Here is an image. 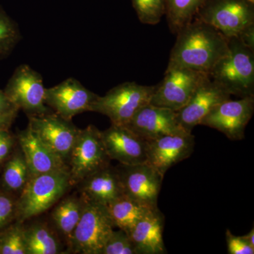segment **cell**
<instances>
[{"mask_svg": "<svg viewBox=\"0 0 254 254\" xmlns=\"http://www.w3.org/2000/svg\"><path fill=\"white\" fill-rule=\"evenodd\" d=\"M0 254H27L24 227L19 222L0 230Z\"/></svg>", "mask_w": 254, "mask_h": 254, "instance_id": "cell-26", "label": "cell"}, {"mask_svg": "<svg viewBox=\"0 0 254 254\" xmlns=\"http://www.w3.org/2000/svg\"><path fill=\"white\" fill-rule=\"evenodd\" d=\"M227 252L229 254H254V247L246 240L245 237L235 236L229 229L226 230Z\"/></svg>", "mask_w": 254, "mask_h": 254, "instance_id": "cell-31", "label": "cell"}, {"mask_svg": "<svg viewBox=\"0 0 254 254\" xmlns=\"http://www.w3.org/2000/svg\"><path fill=\"white\" fill-rule=\"evenodd\" d=\"M28 126L43 143L67 165L80 129L55 113L28 116Z\"/></svg>", "mask_w": 254, "mask_h": 254, "instance_id": "cell-11", "label": "cell"}, {"mask_svg": "<svg viewBox=\"0 0 254 254\" xmlns=\"http://www.w3.org/2000/svg\"><path fill=\"white\" fill-rule=\"evenodd\" d=\"M80 183L84 198L102 204L109 205L124 195L118 170L110 165L87 177Z\"/></svg>", "mask_w": 254, "mask_h": 254, "instance_id": "cell-20", "label": "cell"}, {"mask_svg": "<svg viewBox=\"0 0 254 254\" xmlns=\"http://www.w3.org/2000/svg\"><path fill=\"white\" fill-rule=\"evenodd\" d=\"M115 228L108 206L84 198L81 218L68 240L70 247L76 254H100Z\"/></svg>", "mask_w": 254, "mask_h": 254, "instance_id": "cell-5", "label": "cell"}, {"mask_svg": "<svg viewBox=\"0 0 254 254\" xmlns=\"http://www.w3.org/2000/svg\"><path fill=\"white\" fill-rule=\"evenodd\" d=\"M100 254H136V252L128 234L119 229L110 234Z\"/></svg>", "mask_w": 254, "mask_h": 254, "instance_id": "cell-29", "label": "cell"}, {"mask_svg": "<svg viewBox=\"0 0 254 254\" xmlns=\"http://www.w3.org/2000/svg\"><path fill=\"white\" fill-rule=\"evenodd\" d=\"M15 141L9 130L0 131V165L11 155Z\"/></svg>", "mask_w": 254, "mask_h": 254, "instance_id": "cell-32", "label": "cell"}, {"mask_svg": "<svg viewBox=\"0 0 254 254\" xmlns=\"http://www.w3.org/2000/svg\"><path fill=\"white\" fill-rule=\"evenodd\" d=\"M18 111L0 115V131L9 130L17 116Z\"/></svg>", "mask_w": 254, "mask_h": 254, "instance_id": "cell-35", "label": "cell"}, {"mask_svg": "<svg viewBox=\"0 0 254 254\" xmlns=\"http://www.w3.org/2000/svg\"><path fill=\"white\" fill-rule=\"evenodd\" d=\"M165 217L158 208L153 209L128 232L136 254L168 253L163 241Z\"/></svg>", "mask_w": 254, "mask_h": 254, "instance_id": "cell-19", "label": "cell"}, {"mask_svg": "<svg viewBox=\"0 0 254 254\" xmlns=\"http://www.w3.org/2000/svg\"><path fill=\"white\" fill-rule=\"evenodd\" d=\"M73 185L68 168L30 177L16 203V216L22 223L45 213Z\"/></svg>", "mask_w": 254, "mask_h": 254, "instance_id": "cell-2", "label": "cell"}, {"mask_svg": "<svg viewBox=\"0 0 254 254\" xmlns=\"http://www.w3.org/2000/svg\"><path fill=\"white\" fill-rule=\"evenodd\" d=\"M131 2L138 19L143 24H158L165 16V0H131Z\"/></svg>", "mask_w": 254, "mask_h": 254, "instance_id": "cell-27", "label": "cell"}, {"mask_svg": "<svg viewBox=\"0 0 254 254\" xmlns=\"http://www.w3.org/2000/svg\"><path fill=\"white\" fill-rule=\"evenodd\" d=\"M27 254H62V246L53 232L46 225L35 224L24 228Z\"/></svg>", "mask_w": 254, "mask_h": 254, "instance_id": "cell-24", "label": "cell"}, {"mask_svg": "<svg viewBox=\"0 0 254 254\" xmlns=\"http://www.w3.org/2000/svg\"><path fill=\"white\" fill-rule=\"evenodd\" d=\"M244 237H245V238L246 239V240L247 241V242H248L249 244L252 247H254V228L252 229L251 230V231L249 232V233H247V235H244Z\"/></svg>", "mask_w": 254, "mask_h": 254, "instance_id": "cell-36", "label": "cell"}, {"mask_svg": "<svg viewBox=\"0 0 254 254\" xmlns=\"http://www.w3.org/2000/svg\"><path fill=\"white\" fill-rule=\"evenodd\" d=\"M110 160L102 139L101 131L93 125L80 129L67 161L73 185L108 166Z\"/></svg>", "mask_w": 254, "mask_h": 254, "instance_id": "cell-6", "label": "cell"}, {"mask_svg": "<svg viewBox=\"0 0 254 254\" xmlns=\"http://www.w3.org/2000/svg\"><path fill=\"white\" fill-rule=\"evenodd\" d=\"M237 38L244 45L254 51V23L245 28Z\"/></svg>", "mask_w": 254, "mask_h": 254, "instance_id": "cell-33", "label": "cell"}, {"mask_svg": "<svg viewBox=\"0 0 254 254\" xmlns=\"http://www.w3.org/2000/svg\"><path fill=\"white\" fill-rule=\"evenodd\" d=\"M16 203L10 195L0 191V230L7 226L16 216Z\"/></svg>", "mask_w": 254, "mask_h": 254, "instance_id": "cell-30", "label": "cell"}, {"mask_svg": "<svg viewBox=\"0 0 254 254\" xmlns=\"http://www.w3.org/2000/svg\"><path fill=\"white\" fill-rule=\"evenodd\" d=\"M15 111H19V110L11 103L4 91L0 90V115Z\"/></svg>", "mask_w": 254, "mask_h": 254, "instance_id": "cell-34", "label": "cell"}, {"mask_svg": "<svg viewBox=\"0 0 254 254\" xmlns=\"http://www.w3.org/2000/svg\"><path fill=\"white\" fill-rule=\"evenodd\" d=\"M155 86H143L136 82H125L98 96L91 112L105 115L112 125L126 126L140 108L150 103Z\"/></svg>", "mask_w": 254, "mask_h": 254, "instance_id": "cell-4", "label": "cell"}, {"mask_svg": "<svg viewBox=\"0 0 254 254\" xmlns=\"http://www.w3.org/2000/svg\"><path fill=\"white\" fill-rule=\"evenodd\" d=\"M208 73L186 68L167 66L164 78L156 85L150 104L177 112L188 103Z\"/></svg>", "mask_w": 254, "mask_h": 254, "instance_id": "cell-8", "label": "cell"}, {"mask_svg": "<svg viewBox=\"0 0 254 254\" xmlns=\"http://www.w3.org/2000/svg\"><path fill=\"white\" fill-rule=\"evenodd\" d=\"M246 1H249V2L252 3V4H254V0H246Z\"/></svg>", "mask_w": 254, "mask_h": 254, "instance_id": "cell-37", "label": "cell"}, {"mask_svg": "<svg viewBox=\"0 0 254 254\" xmlns=\"http://www.w3.org/2000/svg\"><path fill=\"white\" fill-rule=\"evenodd\" d=\"M84 198L67 197L60 202L52 213L55 226L68 240L76 228L83 211Z\"/></svg>", "mask_w": 254, "mask_h": 254, "instance_id": "cell-23", "label": "cell"}, {"mask_svg": "<svg viewBox=\"0 0 254 254\" xmlns=\"http://www.w3.org/2000/svg\"><path fill=\"white\" fill-rule=\"evenodd\" d=\"M254 113V97L229 99L214 108L200 125L215 128L232 141L245 138V129Z\"/></svg>", "mask_w": 254, "mask_h": 254, "instance_id": "cell-10", "label": "cell"}, {"mask_svg": "<svg viewBox=\"0 0 254 254\" xmlns=\"http://www.w3.org/2000/svg\"><path fill=\"white\" fill-rule=\"evenodd\" d=\"M195 136L191 133L167 135L147 141V161L162 177L169 169L190 158L194 150Z\"/></svg>", "mask_w": 254, "mask_h": 254, "instance_id": "cell-15", "label": "cell"}, {"mask_svg": "<svg viewBox=\"0 0 254 254\" xmlns=\"http://www.w3.org/2000/svg\"><path fill=\"white\" fill-rule=\"evenodd\" d=\"M98 96L73 78H68L46 90V105L68 121L78 114L91 112Z\"/></svg>", "mask_w": 254, "mask_h": 254, "instance_id": "cell-13", "label": "cell"}, {"mask_svg": "<svg viewBox=\"0 0 254 254\" xmlns=\"http://www.w3.org/2000/svg\"><path fill=\"white\" fill-rule=\"evenodd\" d=\"M20 38L17 25L0 8V58L7 55Z\"/></svg>", "mask_w": 254, "mask_h": 254, "instance_id": "cell-28", "label": "cell"}, {"mask_svg": "<svg viewBox=\"0 0 254 254\" xmlns=\"http://www.w3.org/2000/svg\"><path fill=\"white\" fill-rule=\"evenodd\" d=\"M228 39V53L209 73L213 81L230 95L254 97V51L237 37Z\"/></svg>", "mask_w": 254, "mask_h": 254, "instance_id": "cell-3", "label": "cell"}, {"mask_svg": "<svg viewBox=\"0 0 254 254\" xmlns=\"http://www.w3.org/2000/svg\"><path fill=\"white\" fill-rule=\"evenodd\" d=\"M46 90L41 75L22 64L15 70L4 91L17 109L33 116L51 113L46 103Z\"/></svg>", "mask_w": 254, "mask_h": 254, "instance_id": "cell-9", "label": "cell"}, {"mask_svg": "<svg viewBox=\"0 0 254 254\" xmlns=\"http://www.w3.org/2000/svg\"><path fill=\"white\" fill-rule=\"evenodd\" d=\"M117 168L124 194L142 204L158 207L159 193L164 177L146 163L133 165H120Z\"/></svg>", "mask_w": 254, "mask_h": 254, "instance_id": "cell-12", "label": "cell"}, {"mask_svg": "<svg viewBox=\"0 0 254 254\" xmlns=\"http://www.w3.org/2000/svg\"><path fill=\"white\" fill-rule=\"evenodd\" d=\"M101 136L110 160L125 165L146 163L147 141L127 127L112 125Z\"/></svg>", "mask_w": 254, "mask_h": 254, "instance_id": "cell-16", "label": "cell"}, {"mask_svg": "<svg viewBox=\"0 0 254 254\" xmlns=\"http://www.w3.org/2000/svg\"><path fill=\"white\" fill-rule=\"evenodd\" d=\"M17 141L27 163L30 177L68 168L66 164L40 139L29 126L18 132Z\"/></svg>", "mask_w": 254, "mask_h": 254, "instance_id": "cell-18", "label": "cell"}, {"mask_svg": "<svg viewBox=\"0 0 254 254\" xmlns=\"http://www.w3.org/2000/svg\"><path fill=\"white\" fill-rule=\"evenodd\" d=\"M168 66L208 73L228 53V39L208 23L195 18L177 33Z\"/></svg>", "mask_w": 254, "mask_h": 254, "instance_id": "cell-1", "label": "cell"}, {"mask_svg": "<svg viewBox=\"0 0 254 254\" xmlns=\"http://www.w3.org/2000/svg\"><path fill=\"white\" fill-rule=\"evenodd\" d=\"M125 127L145 141L189 133L179 123L177 112L150 103L140 108Z\"/></svg>", "mask_w": 254, "mask_h": 254, "instance_id": "cell-14", "label": "cell"}, {"mask_svg": "<svg viewBox=\"0 0 254 254\" xmlns=\"http://www.w3.org/2000/svg\"><path fill=\"white\" fill-rule=\"evenodd\" d=\"M107 206L115 228L123 230L127 233L137 222L156 208L146 206L125 194Z\"/></svg>", "mask_w": 254, "mask_h": 254, "instance_id": "cell-21", "label": "cell"}, {"mask_svg": "<svg viewBox=\"0 0 254 254\" xmlns=\"http://www.w3.org/2000/svg\"><path fill=\"white\" fill-rule=\"evenodd\" d=\"M17 151L8 158L3 169L1 182L4 190L21 193L29 180L30 171L22 151Z\"/></svg>", "mask_w": 254, "mask_h": 254, "instance_id": "cell-25", "label": "cell"}, {"mask_svg": "<svg viewBox=\"0 0 254 254\" xmlns=\"http://www.w3.org/2000/svg\"><path fill=\"white\" fill-rule=\"evenodd\" d=\"M207 0H165V16L169 28L176 35L194 19L198 10Z\"/></svg>", "mask_w": 254, "mask_h": 254, "instance_id": "cell-22", "label": "cell"}, {"mask_svg": "<svg viewBox=\"0 0 254 254\" xmlns=\"http://www.w3.org/2000/svg\"><path fill=\"white\" fill-rule=\"evenodd\" d=\"M230 93L209 76L198 87L188 103L177 112L179 123L187 133H191L194 127L200 125L214 108L230 99Z\"/></svg>", "mask_w": 254, "mask_h": 254, "instance_id": "cell-17", "label": "cell"}, {"mask_svg": "<svg viewBox=\"0 0 254 254\" xmlns=\"http://www.w3.org/2000/svg\"><path fill=\"white\" fill-rule=\"evenodd\" d=\"M227 38L237 37L254 23V4L246 0H207L195 17Z\"/></svg>", "mask_w": 254, "mask_h": 254, "instance_id": "cell-7", "label": "cell"}]
</instances>
